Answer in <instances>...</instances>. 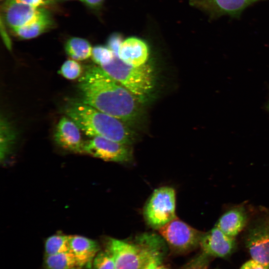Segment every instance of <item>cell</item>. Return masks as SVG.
Wrapping results in <instances>:
<instances>
[{
    "label": "cell",
    "mask_w": 269,
    "mask_h": 269,
    "mask_svg": "<svg viewBox=\"0 0 269 269\" xmlns=\"http://www.w3.org/2000/svg\"><path fill=\"white\" fill-rule=\"evenodd\" d=\"M80 101L129 126L139 118L141 104L99 66L88 67L78 81Z\"/></svg>",
    "instance_id": "obj_1"
},
{
    "label": "cell",
    "mask_w": 269,
    "mask_h": 269,
    "mask_svg": "<svg viewBox=\"0 0 269 269\" xmlns=\"http://www.w3.org/2000/svg\"><path fill=\"white\" fill-rule=\"evenodd\" d=\"M64 113L91 137L100 136L131 145L135 135L129 125L78 100L69 102Z\"/></svg>",
    "instance_id": "obj_2"
},
{
    "label": "cell",
    "mask_w": 269,
    "mask_h": 269,
    "mask_svg": "<svg viewBox=\"0 0 269 269\" xmlns=\"http://www.w3.org/2000/svg\"><path fill=\"white\" fill-rule=\"evenodd\" d=\"M107 249L112 254L115 269H145L152 262H161L166 253L164 239L153 233H144L133 242L110 238Z\"/></svg>",
    "instance_id": "obj_3"
},
{
    "label": "cell",
    "mask_w": 269,
    "mask_h": 269,
    "mask_svg": "<svg viewBox=\"0 0 269 269\" xmlns=\"http://www.w3.org/2000/svg\"><path fill=\"white\" fill-rule=\"evenodd\" d=\"M101 67L131 92L141 104L147 102L151 98L154 89L155 76L150 65L133 66L123 62L116 55L111 63Z\"/></svg>",
    "instance_id": "obj_4"
},
{
    "label": "cell",
    "mask_w": 269,
    "mask_h": 269,
    "mask_svg": "<svg viewBox=\"0 0 269 269\" xmlns=\"http://www.w3.org/2000/svg\"><path fill=\"white\" fill-rule=\"evenodd\" d=\"M175 210V190L163 186L153 191L144 207L143 216L148 225L158 230L176 217Z\"/></svg>",
    "instance_id": "obj_5"
},
{
    "label": "cell",
    "mask_w": 269,
    "mask_h": 269,
    "mask_svg": "<svg viewBox=\"0 0 269 269\" xmlns=\"http://www.w3.org/2000/svg\"><path fill=\"white\" fill-rule=\"evenodd\" d=\"M168 245L175 251H189L200 244L203 234L177 217L158 229Z\"/></svg>",
    "instance_id": "obj_6"
},
{
    "label": "cell",
    "mask_w": 269,
    "mask_h": 269,
    "mask_svg": "<svg viewBox=\"0 0 269 269\" xmlns=\"http://www.w3.org/2000/svg\"><path fill=\"white\" fill-rule=\"evenodd\" d=\"M83 153L108 161L125 163L133 159L130 145L100 136L85 142Z\"/></svg>",
    "instance_id": "obj_7"
},
{
    "label": "cell",
    "mask_w": 269,
    "mask_h": 269,
    "mask_svg": "<svg viewBox=\"0 0 269 269\" xmlns=\"http://www.w3.org/2000/svg\"><path fill=\"white\" fill-rule=\"evenodd\" d=\"M4 21L13 30L29 24L49 12L14 0H6L2 7Z\"/></svg>",
    "instance_id": "obj_8"
},
{
    "label": "cell",
    "mask_w": 269,
    "mask_h": 269,
    "mask_svg": "<svg viewBox=\"0 0 269 269\" xmlns=\"http://www.w3.org/2000/svg\"><path fill=\"white\" fill-rule=\"evenodd\" d=\"M246 245L252 260L269 267V219H260L250 227Z\"/></svg>",
    "instance_id": "obj_9"
},
{
    "label": "cell",
    "mask_w": 269,
    "mask_h": 269,
    "mask_svg": "<svg viewBox=\"0 0 269 269\" xmlns=\"http://www.w3.org/2000/svg\"><path fill=\"white\" fill-rule=\"evenodd\" d=\"M54 139L57 144L65 149L76 153L83 152L85 142L82 140L80 129L68 117H62L58 122Z\"/></svg>",
    "instance_id": "obj_10"
},
{
    "label": "cell",
    "mask_w": 269,
    "mask_h": 269,
    "mask_svg": "<svg viewBox=\"0 0 269 269\" xmlns=\"http://www.w3.org/2000/svg\"><path fill=\"white\" fill-rule=\"evenodd\" d=\"M199 244L205 254L224 258L232 252L236 243L235 238L227 235L215 226L202 235Z\"/></svg>",
    "instance_id": "obj_11"
},
{
    "label": "cell",
    "mask_w": 269,
    "mask_h": 269,
    "mask_svg": "<svg viewBox=\"0 0 269 269\" xmlns=\"http://www.w3.org/2000/svg\"><path fill=\"white\" fill-rule=\"evenodd\" d=\"M149 48L143 39L131 36L123 40L118 56L125 63L135 67L147 64L149 57Z\"/></svg>",
    "instance_id": "obj_12"
},
{
    "label": "cell",
    "mask_w": 269,
    "mask_h": 269,
    "mask_svg": "<svg viewBox=\"0 0 269 269\" xmlns=\"http://www.w3.org/2000/svg\"><path fill=\"white\" fill-rule=\"evenodd\" d=\"M256 0H189V4L208 13L211 17L238 14Z\"/></svg>",
    "instance_id": "obj_13"
},
{
    "label": "cell",
    "mask_w": 269,
    "mask_h": 269,
    "mask_svg": "<svg viewBox=\"0 0 269 269\" xmlns=\"http://www.w3.org/2000/svg\"><path fill=\"white\" fill-rule=\"evenodd\" d=\"M70 252L74 255L81 269H91L94 258L99 252L98 244L85 237L70 236Z\"/></svg>",
    "instance_id": "obj_14"
},
{
    "label": "cell",
    "mask_w": 269,
    "mask_h": 269,
    "mask_svg": "<svg viewBox=\"0 0 269 269\" xmlns=\"http://www.w3.org/2000/svg\"><path fill=\"white\" fill-rule=\"evenodd\" d=\"M247 220V214L244 208H234L223 214L215 226L227 235L235 238L245 227Z\"/></svg>",
    "instance_id": "obj_15"
},
{
    "label": "cell",
    "mask_w": 269,
    "mask_h": 269,
    "mask_svg": "<svg viewBox=\"0 0 269 269\" xmlns=\"http://www.w3.org/2000/svg\"><path fill=\"white\" fill-rule=\"evenodd\" d=\"M54 24L53 19L49 12L30 24L12 31L19 38L29 39L46 32L51 28Z\"/></svg>",
    "instance_id": "obj_16"
},
{
    "label": "cell",
    "mask_w": 269,
    "mask_h": 269,
    "mask_svg": "<svg viewBox=\"0 0 269 269\" xmlns=\"http://www.w3.org/2000/svg\"><path fill=\"white\" fill-rule=\"evenodd\" d=\"M92 47L85 39L73 37L68 39L65 44L67 54L75 60H85L92 55Z\"/></svg>",
    "instance_id": "obj_17"
},
{
    "label": "cell",
    "mask_w": 269,
    "mask_h": 269,
    "mask_svg": "<svg viewBox=\"0 0 269 269\" xmlns=\"http://www.w3.org/2000/svg\"><path fill=\"white\" fill-rule=\"evenodd\" d=\"M44 267L45 269H81L71 252L45 256Z\"/></svg>",
    "instance_id": "obj_18"
},
{
    "label": "cell",
    "mask_w": 269,
    "mask_h": 269,
    "mask_svg": "<svg viewBox=\"0 0 269 269\" xmlns=\"http://www.w3.org/2000/svg\"><path fill=\"white\" fill-rule=\"evenodd\" d=\"M16 134L11 124L5 117L0 118V151L1 158H5L13 144Z\"/></svg>",
    "instance_id": "obj_19"
},
{
    "label": "cell",
    "mask_w": 269,
    "mask_h": 269,
    "mask_svg": "<svg viewBox=\"0 0 269 269\" xmlns=\"http://www.w3.org/2000/svg\"><path fill=\"white\" fill-rule=\"evenodd\" d=\"M70 236L54 235L49 237L45 242V256H50L70 252Z\"/></svg>",
    "instance_id": "obj_20"
},
{
    "label": "cell",
    "mask_w": 269,
    "mask_h": 269,
    "mask_svg": "<svg viewBox=\"0 0 269 269\" xmlns=\"http://www.w3.org/2000/svg\"><path fill=\"white\" fill-rule=\"evenodd\" d=\"M116 55L108 46L97 45L93 47L91 57L101 67L111 63Z\"/></svg>",
    "instance_id": "obj_21"
},
{
    "label": "cell",
    "mask_w": 269,
    "mask_h": 269,
    "mask_svg": "<svg viewBox=\"0 0 269 269\" xmlns=\"http://www.w3.org/2000/svg\"><path fill=\"white\" fill-rule=\"evenodd\" d=\"M59 73L66 79L74 80L81 75L82 68L76 60H68L65 61L61 66Z\"/></svg>",
    "instance_id": "obj_22"
},
{
    "label": "cell",
    "mask_w": 269,
    "mask_h": 269,
    "mask_svg": "<svg viewBox=\"0 0 269 269\" xmlns=\"http://www.w3.org/2000/svg\"><path fill=\"white\" fill-rule=\"evenodd\" d=\"M93 269H115V261L111 252L107 249L99 252L94 259Z\"/></svg>",
    "instance_id": "obj_23"
},
{
    "label": "cell",
    "mask_w": 269,
    "mask_h": 269,
    "mask_svg": "<svg viewBox=\"0 0 269 269\" xmlns=\"http://www.w3.org/2000/svg\"><path fill=\"white\" fill-rule=\"evenodd\" d=\"M123 37L119 33H113L108 38L107 46L115 54L118 55L119 47L122 42Z\"/></svg>",
    "instance_id": "obj_24"
},
{
    "label": "cell",
    "mask_w": 269,
    "mask_h": 269,
    "mask_svg": "<svg viewBox=\"0 0 269 269\" xmlns=\"http://www.w3.org/2000/svg\"><path fill=\"white\" fill-rule=\"evenodd\" d=\"M34 7H43L51 4L54 0H14Z\"/></svg>",
    "instance_id": "obj_25"
},
{
    "label": "cell",
    "mask_w": 269,
    "mask_h": 269,
    "mask_svg": "<svg viewBox=\"0 0 269 269\" xmlns=\"http://www.w3.org/2000/svg\"><path fill=\"white\" fill-rule=\"evenodd\" d=\"M240 269H269V267L252 259L244 263Z\"/></svg>",
    "instance_id": "obj_26"
},
{
    "label": "cell",
    "mask_w": 269,
    "mask_h": 269,
    "mask_svg": "<svg viewBox=\"0 0 269 269\" xmlns=\"http://www.w3.org/2000/svg\"><path fill=\"white\" fill-rule=\"evenodd\" d=\"M88 6L92 8H99L103 4L105 0H80Z\"/></svg>",
    "instance_id": "obj_27"
},
{
    "label": "cell",
    "mask_w": 269,
    "mask_h": 269,
    "mask_svg": "<svg viewBox=\"0 0 269 269\" xmlns=\"http://www.w3.org/2000/svg\"><path fill=\"white\" fill-rule=\"evenodd\" d=\"M161 262L159 261H154L151 262L145 269H155V268L160 264Z\"/></svg>",
    "instance_id": "obj_28"
},
{
    "label": "cell",
    "mask_w": 269,
    "mask_h": 269,
    "mask_svg": "<svg viewBox=\"0 0 269 269\" xmlns=\"http://www.w3.org/2000/svg\"><path fill=\"white\" fill-rule=\"evenodd\" d=\"M267 110L269 112V101H268V103H267Z\"/></svg>",
    "instance_id": "obj_29"
},
{
    "label": "cell",
    "mask_w": 269,
    "mask_h": 269,
    "mask_svg": "<svg viewBox=\"0 0 269 269\" xmlns=\"http://www.w3.org/2000/svg\"></svg>",
    "instance_id": "obj_30"
}]
</instances>
